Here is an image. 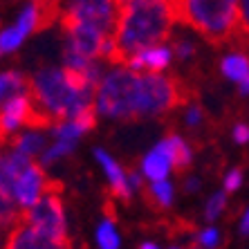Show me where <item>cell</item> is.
Here are the masks:
<instances>
[{
  "label": "cell",
  "instance_id": "obj_34",
  "mask_svg": "<svg viewBox=\"0 0 249 249\" xmlns=\"http://www.w3.org/2000/svg\"><path fill=\"white\" fill-rule=\"evenodd\" d=\"M173 5H175V0H173Z\"/></svg>",
  "mask_w": 249,
  "mask_h": 249
},
{
  "label": "cell",
  "instance_id": "obj_32",
  "mask_svg": "<svg viewBox=\"0 0 249 249\" xmlns=\"http://www.w3.org/2000/svg\"><path fill=\"white\" fill-rule=\"evenodd\" d=\"M139 249H157V245H153V243H144V245H139Z\"/></svg>",
  "mask_w": 249,
  "mask_h": 249
},
{
  "label": "cell",
  "instance_id": "obj_35",
  "mask_svg": "<svg viewBox=\"0 0 249 249\" xmlns=\"http://www.w3.org/2000/svg\"><path fill=\"white\" fill-rule=\"evenodd\" d=\"M191 249H196V247H191Z\"/></svg>",
  "mask_w": 249,
  "mask_h": 249
},
{
  "label": "cell",
  "instance_id": "obj_11",
  "mask_svg": "<svg viewBox=\"0 0 249 249\" xmlns=\"http://www.w3.org/2000/svg\"><path fill=\"white\" fill-rule=\"evenodd\" d=\"M168 171H173V166H171L168 148L162 139V142L144 157V162H142V173H144L151 182H162V180H166Z\"/></svg>",
  "mask_w": 249,
  "mask_h": 249
},
{
  "label": "cell",
  "instance_id": "obj_30",
  "mask_svg": "<svg viewBox=\"0 0 249 249\" xmlns=\"http://www.w3.org/2000/svg\"><path fill=\"white\" fill-rule=\"evenodd\" d=\"M240 94H249V76L245 79L243 83H240Z\"/></svg>",
  "mask_w": 249,
  "mask_h": 249
},
{
  "label": "cell",
  "instance_id": "obj_16",
  "mask_svg": "<svg viewBox=\"0 0 249 249\" xmlns=\"http://www.w3.org/2000/svg\"><path fill=\"white\" fill-rule=\"evenodd\" d=\"M12 148L34 160V157L41 155L43 148H45V137H43V135H36V133H23L12 139Z\"/></svg>",
  "mask_w": 249,
  "mask_h": 249
},
{
  "label": "cell",
  "instance_id": "obj_5",
  "mask_svg": "<svg viewBox=\"0 0 249 249\" xmlns=\"http://www.w3.org/2000/svg\"><path fill=\"white\" fill-rule=\"evenodd\" d=\"M25 225H29L36 231L45 233L56 240H70L68 238V222H65L63 209V184L58 180H50L45 193L36 204L20 211V218Z\"/></svg>",
  "mask_w": 249,
  "mask_h": 249
},
{
  "label": "cell",
  "instance_id": "obj_3",
  "mask_svg": "<svg viewBox=\"0 0 249 249\" xmlns=\"http://www.w3.org/2000/svg\"><path fill=\"white\" fill-rule=\"evenodd\" d=\"M191 94V86L180 76L162 72H137L130 122L164 117L166 112H173L175 108L189 104Z\"/></svg>",
  "mask_w": 249,
  "mask_h": 249
},
{
  "label": "cell",
  "instance_id": "obj_15",
  "mask_svg": "<svg viewBox=\"0 0 249 249\" xmlns=\"http://www.w3.org/2000/svg\"><path fill=\"white\" fill-rule=\"evenodd\" d=\"M220 68H222V74H225L227 79L243 83L249 76V56H245L243 52H233V54L222 58Z\"/></svg>",
  "mask_w": 249,
  "mask_h": 249
},
{
  "label": "cell",
  "instance_id": "obj_22",
  "mask_svg": "<svg viewBox=\"0 0 249 249\" xmlns=\"http://www.w3.org/2000/svg\"><path fill=\"white\" fill-rule=\"evenodd\" d=\"M225 207H227L225 193H215V196L209 197L207 207H204V218H207V220H215V218L222 213V209Z\"/></svg>",
  "mask_w": 249,
  "mask_h": 249
},
{
  "label": "cell",
  "instance_id": "obj_18",
  "mask_svg": "<svg viewBox=\"0 0 249 249\" xmlns=\"http://www.w3.org/2000/svg\"><path fill=\"white\" fill-rule=\"evenodd\" d=\"M233 43L240 50L249 52V0H238V25L236 34H233Z\"/></svg>",
  "mask_w": 249,
  "mask_h": 249
},
{
  "label": "cell",
  "instance_id": "obj_13",
  "mask_svg": "<svg viewBox=\"0 0 249 249\" xmlns=\"http://www.w3.org/2000/svg\"><path fill=\"white\" fill-rule=\"evenodd\" d=\"M27 92V79L16 70H7L0 74V110L9 99Z\"/></svg>",
  "mask_w": 249,
  "mask_h": 249
},
{
  "label": "cell",
  "instance_id": "obj_19",
  "mask_svg": "<svg viewBox=\"0 0 249 249\" xmlns=\"http://www.w3.org/2000/svg\"><path fill=\"white\" fill-rule=\"evenodd\" d=\"M97 245L99 249H119V233L115 229V222L108 218L97 229Z\"/></svg>",
  "mask_w": 249,
  "mask_h": 249
},
{
  "label": "cell",
  "instance_id": "obj_2",
  "mask_svg": "<svg viewBox=\"0 0 249 249\" xmlns=\"http://www.w3.org/2000/svg\"><path fill=\"white\" fill-rule=\"evenodd\" d=\"M27 94L34 101V106L50 117L54 126L61 122H70L81 110L94 106V90L88 92H76L74 88L65 81L61 70L43 68L34 72V76L27 79Z\"/></svg>",
  "mask_w": 249,
  "mask_h": 249
},
{
  "label": "cell",
  "instance_id": "obj_1",
  "mask_svg": "<svg viewBox=\"0 0 249 249\" xmlns=\"http://www.w3.org/2000/svg\"><path fill=\"white\" fill-rule=\"evenodd\" d=\"M175 20L173 0H122L115 34L106 43L104 58L126 65L135 54L168 41Z\"/></svg>",
  "mask_w": 249,
  "mask_h": 249
},
{
  "label": "cell",
  "instance_id": "obj_10",
  "mask_svg": "<svg viewBox=\"0 0 249 249\" xmlns=\"http://www.w3.org/2000/svg\"><path fill=\"white\" fill-rule=\"evenodd\" d=\"M171 56H173V50H168L164 45H155V47L144 50V52L135 54L126 63V68L137 70V72H155L157 74V72H162V70L168 68Z\"/></svg>",
  "mask_w": 249,
  "mask_h": 249
},
{
  "label": "cell",
  "instance_id": "obj_26",
  "mask_svg": "<svg viewBox=\"0 0 249 249\" xmlns=\"http://www.w3.org/2000/svg\"><path fill=\"white\" fill-rule=\"evenodd\" d=\"M184 119L189 126H200V122H202V108H200V106H191V108L186 110Z\"/></svg>",
  "mask_w": 249,
  "mask_h": 249
},
{
  "label": "cell",
  "instance_id": "obj_12",
  "mask_svg": "<svg viewBox=\"0 0 249 249\" xmlns=\"http://www.w3.org/2000/svg\"><path fill=\"white\" fill-rule=\"evenodd\" d=\"M164 144H166V148H168V155H171V166H173L175 173L180 175V173H184V171H189V166L193 164L191 146L186 144L180 135H173V133L164 137Z\"/></svg>",
  "mask_w": 249,
  "mask_h": 249
},
{
  "label": "cell",
  "instance_id": "obj_21",
  "mask_svg": "<svg viewBox=\"0 0 249 249\" xmlns=\"http://www.w3.org/2000/svg\"><path fill=\"white\" fill-rule=\"evenodd\" d=\"M23 41H25V36L18 32L16 25H12V27H5L2 32H0V50H2V54L18 50V45H20Z\"/></svg>",
  "mask_w": 249,
  "mask_h": 249
},
{
  "label": "cell",
  "instance_id": "obj_8",
  "mask_svg": "<svg viewBox=\"0 0 249 249\" xmlns=\"http://www.w3.org/2000/svg\"><path fill=\"white\" fill-rule=\"evenodd\" d=\"M47 184H50V178L45 175L43 166L32 160L29 166L23 171V175L18 178L16 182V191H14V200L20 209H29L32 204H36L41 200V196L45 193Z\"/></svg>",
  "mask_w": 249,
  "mask_h": 249
},
{
  "label": "cell",
  "instance_id": "obj_14",
  "mask_svg": "<svg viewBox=\"0 0 249 249\" xmlns=\"http://www.w3.org/2000/svg\"><path fill=\"white\" fill-rule=\"evenodd\" d=\"M142 193H144L146 202L151 204L153 209H157V211L168 209V207H171V202H173V184H171V182H166V180L151 182L148 186H144V189H142Z\"/></svg>",
  "mask_w": 249,
  "mask_h": 249
},
{
  "label": "cell",
  "instance_id": "obj_4",
  "mask_svg": "<svg viewBox=\"0 0 249 249\" xmlns=\"http://www.w3.org/2000/svg\"><path fill=\"white\" fill-rule=\"evenodd\" d=\"M175 16L213 47H225L233 43L238 0H175Z\"/></svg>",
  "mask_w": 249,
  "mask_h": 249
},
{
  "label": "cell",
  "instance_id": "obj_31",
  "mask_svg": "<svg viewBox=\"0 0 249 249\" xmlns=\"http://www.w3.org/2000/svg\"><path fill=\"white\" fill-rule=\"evenodd\" d=\"M7 137H9V133H7L5 128L0 126V146H2V144H5V142H7Z\"/></svg>",
  "mask_w": 249,
  "mask_h": 249
},
{
  "label": "cell",
  "instance_id": "obj_9",
  "mask_svg": "<svg viewBox=\"0 0 249 249\" xmlns=\"http://www.w3.org/2000/svg\"><path fill=\"white\" fill-rule=\"evenodd\" d=\"M94 157H97V162L101 164V168L106 171V175H108V180H110V196L112 197H119V200H130V193H133V189H130V182H128V175L126 171H124L119 164L112 160L110 155L106 151H101V148H97L94 151Z\"/></svg>",
  "mask_w": 249,
  "mask_h": 249
},
{
  "label": "cell",
  "instance_id": "obj_29",
  "mask_svg": "<svg viewBox=\"0 0 249 249\" xmlns=\"http://www.w3.org/2000/svg\"><path fill=\"white\" fill-rule=\"evenodd\" d=\"M197 186H200V184H197V180H193V178H191V180H186V186H184V189H186V191H196Z\"/></svg>",
  "mask_w": 249,
  "mask_h": 249
},
{
  "label": "cell",
  "instance_id": "obj_24",
  "mask_svg": "<svg viewBox=\"0 0 249 249\" xmlns=\"http://www.w3.org/2000/svg\"><path fill=\"white\" fill-rule=\"evenodd\" d=\"M240 184H243V171H240V168H233L231 173L227 175V180H225V191L233 193Z\"/></svg>",
  "mask_w": 249,
  "mask_h": 249
},
{
  "label": "cell",
  "instance_id": "obj_33",
  "mask_svg": "<svg viewBox=\"0 0 249 249\" xmlns=\"http://www.w3.org/2000/svg\"><path fill=\"white\" fill-rule=\"evenodd\" d=\"M0 54H2V50H0Z\"/></svg>",
  "mask_w": 249,
  "mask_h": 249
},
{
  "label": "cell",
  "instance_id": "obj_17",
  "mask_svg": "<svg viewBox=\"0 0 249 249\" xmlns=\"http://www.w3.org/2000/svg\"><path fill=\"white\" fill-rule=\"evenodd\" d=\"M32 5L38 14V32L47 29L56 18H61V0H32Z\"/></svg>",
  "mask_w": 249,
  "mask_h": 249
},
{
  "label": "cell",
  "instance_id": "obj_7",
  "mask_svg": "<svg viewBox=\"0 0 249 249\" xmlns=\"http://www.w3.org/2000/svg\"><path fill=\"white\" fill-rule=\"evenodd\" d=\"M5 249H74L72 240H56L45 233L36 231L23 220L12 227V231L5 240Z\"/></svg>",
  "mask_w": 249,
  "mask_h": 249
},
{
  "label": "cell",
  "instance_id": "obj_23",
  "mask_svg": "<svg viewBox=\"0 0 249 249\" xmlns=\"http://www.w3.org/2000/svg\"><path fill=\"white\" fill-rule=\"evenodd\" d=\"M197 243L202 245L204 249H215L218 243H220V233L215 231V229H204V231L197 236Z\"/></svg>",
  "mask_w": 249,
  "mask_h": 249
},
{
  "label": "cell",
  "instance_id": "obj_27",
  "mask_svg": "<svg viewBox=\"0 0 249 249\" xmlns=\"http://www.w3.org/2000/svg\"><path fill=\"white\" fill-rule=\"evenodd\" d=\"M233 139H236L238 144H247L249 142V126L247 124H238L233 128Z\"/></svg>",
  "mask_w": 249,
  "mask_h": 249
},
{
  "label": "cell",
  "instance_id": "obj_6",
  "mask_svg": "<svg viewBox=\"0 0 249 249\" xmlns=\"http://www.w3.org/2000/svg\"><path fill=\"white\" fill-rule=\"evenodd\" d=\"M119 5L122 0H70L65 12L61 14V27H92L101 34L112 36L119 18Z\"/></svg>",
  "mask_w": 249,
  "mask_h": 249
},
{
  "label": "cell",
  "instance_id": "obj_20",
  "mask_svg": "<svg viewBox=\"0 0 249 249\" xmlns=\"http://www.w3.org/2000/svg\"><path fill=\"white\" fill-rule=\"evenodd\" d=\"M76 146V139H65V137H56L54 139V144L50 146L45 151V155H43V164H54V160H58V157L68 155V153L74 151Z\"/></svg>",
  "mask_w": 249,
  "mask_h": 249
},
{
  "label": "cell",
  "instance_id": "obj_28",
  "mask_svg": "<svg viewBox=\"0 0 249 249\" xmlns=\"http://www.w3.org/2000/svg\"><path fill=\"white\" fill-rule=\"evenodd\" d=\"M240 231H243V233H249V209H247V213H245L243 222H240Z\"/></svg>",
  "mask_w": 249,
  "mask_h": 249
},
{
  "label": "cell",
  "instance_id": "obj_25",
  "mask_svg": "<svg viewBox=\"0 0 249 249\" xmlns=\"http://www.w3.org/2000/svg\"><path fill=\"white\" fill-rule=\"evenodd\" d=\"M173 52L178 54L180 58H189V56H193V54H196V45H193L191 41H178L173 45Z\"/></svg>",
  "mask_w": 249,
  "mask_h": 249
}]
</instances>
